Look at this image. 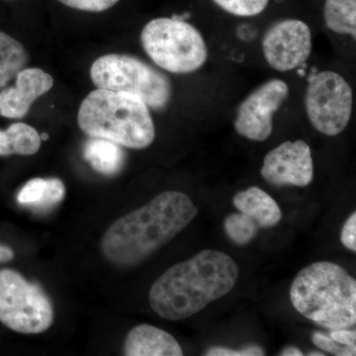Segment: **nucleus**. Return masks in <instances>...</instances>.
Listing matches in <instances>:
<instances>
[{"mask_svg":"<svg viewBox=\"0 0 356 356\" xmlns=\"http://www.w3.org/2000/svg\"><path fill=\"white\" fill-rule=\"evenodd\" d=\"M233 204L240 212L252 218L261 228L276 226L282 218V212L275 200L257 186L238 192Z\"/></svg>","mask_w":356,"mask_h":356,"instance_id":"nucleus-14","label":"nucleus"},{"mask_svg":"<svg viewBox=\"0 0 356 356\" xmlns=\"http://www.w3.org/2000/svg\"><path fill=\"white\" fill-rule=\"evenodd\" d=\"M238 273L229 255L204 250L159 276L149 291V305L165 320H184L226 296L235 287Z\"/></svg>","mask_w":356,"mask_h":356,"instance_id":"nucleus-2","label":"nucleus"},{"mask_svg":"<svg viewBox=\"0 0 356 356\" xmlns=\"http://www.w3.org/2000/svg\"><path fill=\"white\" fill-rule=\"evenodd\" d=\"M197 214L186 194L163 192L111 225L103 236L102 254L114 266H137L184 231Z\"/></svg>","mask_w":356,"mask_h":356,"instance_id":"nucleus-1","label":"nucleus"},{"mask_svg":"<svg viewBox=\"0 0 356 356\" xmlns=\"http://www.w3.org/2000/svg\"><path fill=\"white\" fill-rule=\"evenodd\" d=\"M28 62L27 51L20 42L0 32V89L24 69Z\"/></svg>","mask_w":356,"mask_h":356,"instance_id":"nucleus-19","label":"nucleus"},{"mask_svg":"<svg viewBox=\"0 0 356 356\" xmlns=\"http://www.w3.org/2000/svg\"><path fill=\"white\" fill-rule=\"evenodd\" d=\"M341 240L343 245L351 252H356V212L344 222Z\"/></svg>","mask_w":356,"mask_h":356,"instance_id":"nucleus-25","label":"nucleus"},{"mask_svg":"<svg viewBox=\"0 0 356 356\" xmlns=\"http://www.w3.org/2000/svg\"><path fill=\"white\" fill-rule=\"evenodd\" d=\"M289 86L273 79L255 88L236 111L235 129L238 135L254 142H264L273 131L274 115L289 97Z\"/></svg>","mask_w":356,"mask_h":356,"instance_id":"nucleus-9","label":"nucleus"},{"mask_svg":"<svg viewBox=\"0 0 356 356\" xmlns=\"http://www.w3.org/2000/svg\"><path fill=\"white\" fill-rule=\"evenodd\" d=\"M330 337L337 343L346 346H356V332L348 329L332 330Z\"/></svg>","mask_w":356,"mask_h":356,"instance_id":"nucleus-26","label":"nucleus"},{"mask_svg":"<svg viewBox=\"0 0 356 356\" xmlns=\"http://www.w3.org/2000/svg\"><path fill=\"white\" fill-rule=\"evenodd\" d=\"M47 139H48V134L44 133L41 136V140H46Z\"/></svg>","mask_w":356,"mask_h":356,"instance_id":"nucleus-30","label":"nucleus"},{"mask_svg":"<svg viewBox=\"0 0 356 356\" xmlns=\"http://www.w3.org/2000/svg\"><path fill=\"white\" fill-rule=\"evenodd\" d=\"M65 187L58 178H33L20 189L18 203L35 209H49L64 200Z\"/></svg>","mask_w":356,"mask_h":356,"instance_id":"nucleus-15","label":"nucleus"},{"mask_svg":"<svg viewBox=\"0 0 356 356\" xmlns=\"http://www.w3.org/2000/svg\"><path fill=\"white\" fill-rule=\"evenodd\" d=\"M257 222L242 212L229 215L225 220V231L236 245H243L252 242L257 236Z\"/></svg>","mask_w":356,"mask_h":356,"instance_id":"nucleus-20","label":"nucleus"},{"mask_svg":"<svg viewBox=\"0 0 356 356\" xmlns=\"http://www.w3.org/2000/svg\"><path fill=\"white\" fill-rule=\"evenodd\" d=\"M290 300L302 316L331 331L356 324V281L339 264L304 267L293 280Z\"/></svg>","mask_w":356,"mask_h":356,"instance_id":"nucleus-3","label":"nucleus"},{"mask_svg":"<svg viewBox=\"0 0 356 356\" xmlns=\"http://www.w3.org/2000/svg\"><path fill=\"white\" fill-rule=\"evenodd\" d=\"M280 355L282 356H302L303 355V353L301 350H298L297 348H294V346H288V348H285V350H282V353H280Z\"/></svg>","mask_w":356,"mask_h":356,"instance_id":"nucleus-28","label":"nucleus"},{"mask_svg":"<svg viewBox=\"0 0 356 356\" xmlns=\"http://www.w3.org/2000/svg\"><path fill=\"white\" fill-rule=\"evenodd\" d=\"M207 356H262L264 355V351L259 346L252 344V346H245L243 350H231L228 348H221V346H213L205 353Z\"/></svg>","mask_w":356,"mask_h":356,"instance_id":"nucleus-24","label":"nucleus"},{"mask_svg":"<svg viewBox=\"0 0 356 356\" xmlns=\"http://www.w3.org/2000/svg\"><path fill=\"white\" fill-rule=\"evenodd\" d=\"M50 298L36 283L13 269L0 270V322L14 332L38 334L54 323Z\"/></svg>","mask_w":356,"mask_h":356,"instance_id":"nucleus-7","label":"nucleus"},{"mask_svg":"<svg viewBox=\"0 0 356 356\" xmlns=\"http://www.w3.org/2000/svg\"><path fill=\"white\" fill-rule=\"evenodd\" d=\"M312 47L310 27L298 19L277 21L266 30L262 38V51L267 64L281 72L305 64Z\"/></svg>","mask_w":356,"mask_h":356,"instance_id":"nucleus-10","label":"nucleus"},{"mask_svg":"<svg viewBox=\"0 0 356 356\" xmlns=\"http://www.w3.org/2000/svg\"><path fill=\"white\" fill-rule=\"evenodd\" d=\"M58 1L77 10L103 13L113 7L120 0H58Z\"/></svg>","mask_w":356,"mask_h":356,"instance_id":"nucleus-23","label":"nucleus"},{"mask_svg":"<svg viewBox=\"0 0 356 356\" xmlns=\"http://www.w3.org/2000/svg\"><path fill=\"white\" fill-rule=\"evenodd\" d=\"M14 257L13 250L6 245H0V264H6L13 261Z\"/></svg>","mask_w":356,"mask_h":356,"instance_id":"nucleus-27","label":"nucleus"},{"mask_svg":"<svg viewBox=\"0 0 356 356\" xmlns=\"http://www.w3.org/2000/svg\"><path fill=\"white\" fill-rule=\"evenodd\" d=\"M90 77L96 88L139 96L149 108L163 110L172 99L170 79L131 56L111 54L97 58L91 65Z\"/></svg>","mask_w":356,"mask_h":356,"instance_id":"nucleus-6","label":"nucleus"},{"mask_svg":"<svg viewBox=\"0 0 356 356\" xmlns=\"http://www.w3.org/2000/svg\"><path fill=\"white\" fill-rule=\"evenodd\" d=\"M77 122L89 137L129 149H146L156 138L149 106L131 93L102 88L91 91L79 107Z\"/></svg>","mask_w":356,"mask_h":356,"instance_id":"nucleus-4","label":"nucleus"},{"mask_svg":"<svg viewBox=\"0 0 356 356\" xmlns=\"http://www.w3.org/2000/svg\"><path fill=\"white\" fill-rule=\"evenodd\" d=\"M41 136L36 129L24 123H14L1 131V156H32L41 147Z\"/></svg>","mask_w":356,"mask_h":356,"instance_id":"nucleus-17","label":"nucleus"},{"mask_svg":"<svg viewBox=\"0 0 356 356\" xmlns=\"http://www.w3.org/2000/svg\"><path fill=\"white\" fill-rule=\"evenodd\" d=\"M312 341L321 350L331 353L332 355L339 356H355L356 355V346H346L337 343L329 334L324 332H315Z\"/></svg>","mask_w":356,"mask_h":356,"instance_id":"nucleus-22","label":"nucleus"},{"mask_svg":"<svg viewBox=\"0 0 356 356\" xmlns=\"http://www.w3.org/2000/svg\"><path fill=\"white\" fill-rule=\"evenodd\" d=\"M324 17L331 31L355 40L356 0H325Z\"/></svg>","mask_w":356,"mask_h":356,"instance_id":"nucleus-18","label":"nucleus"},{"mask_svg":"<svg viewBox=\"0 0 356 356\" xmlns=\"http://www.w3.org/2000/svg\"><path fill=\"white\" fill-rule=\"evenodd\" d=\"M140 43L154 64L172 74L196 72L208 58L202 34L194 26L177 18L149 21L140 34Z\"/></svg>","mask_w":356,"mask_h":356,"instance_id":"nucleus-5","label":"nucleus"},{"mask_svg":"<svg viewBox=\"0 0 356 356\" xmlns=\"http://www.w3.org/2000/svg\"><path fill=\"white\" fill-rule=\"evenodd\" d=\"M220 8L238 17H252L266 10L269 0H213Z\"/></svg>","mask_w":356,"mask_h":356,"instance_id":"nucleus-21","label":"nucleus"},{"mask_svg":"<svg viewBox=\"0 0 356 356\" xmlns=\"http://www.w3.org/2000/svg\"><path fill=\"white\" fill-rule=\"evenodd\" d=\"M54 86V79L43 70L23 69L16 76L15 86L0 92V115L6 118H23L30 107Z\"/></svg>","mask_w":356,"mask_h":356,"instance_id":"nucleus-12","label":"nucleus"},{"mask_svg":"<svg viewBox=\"0 0 356 356\" xmlns=\"http://www.w3.org/2000/svg\"><path fill=\"white\" fill-rule=\"evenodd\" d=\"M353 108V89L341 74L325 70L309 79L306 113L318 132L329 137L343 132L350 123Z\"/></svg>","mask_w":356,"mask_h":356,"instance_id":"nucleus-8","label":"nucleus"},{"mask_svg":"<svg viewBox=\"0 0 356 356\" xmlns=\"http://www.w3.org/2000/svg\"><path fill=\"white\" fill-rule=\"evenodd\" d=\"M310 356H315V355H318V356H324V353H318V351H314V353H310V355H309Z\"/></svg>","mask_w":356,"mask_h":356,"instance_id":"nucleus-29","label":"nucleus"},{"mask_svg":"<svg viewBox=\"0 0 356 356\" xmlns=\"http://www.w3.org/2000/svg\"><path fill=\"white\" fill-rule=\"evenodd\" d=\"M126 356H181V346L163 330L151 325H140L129 332L124 343Z\"/></svg>","mask_w":356,"mask_h":356,"instance_id":"nucleus-13","label":"nucleus"},{"mask_svg":"<svg viewBox=\"0 0 356 356\" xmlns=\"http://www.w3.org/2000/svg\"><path fill=\"white\" fill-rule=\"evenodd\" d=\"M261 175L275 186H308L314 178L311 147L301 140L282 143L264 156Z\"/></svg>","mask_w":356,"mask_h":356,"instance_id":"nucleus-11","label":"nucleus"},{"mask_svg":"<svg viewBox=\"0 0 356 356\" xmlns=\"http://www.w3.org/2000/svg\"><path fill=\"white\" fill-rule=\"evenodd\" d=\"M83 156L95 172L108 177L120 172L125 163V153L120 146L100 138H93L86 143Z\"/></svg>","mask_w":356,"mask_h":356,"instance_id":"nucleus-16","label":"nucleus"}]
</instances>
